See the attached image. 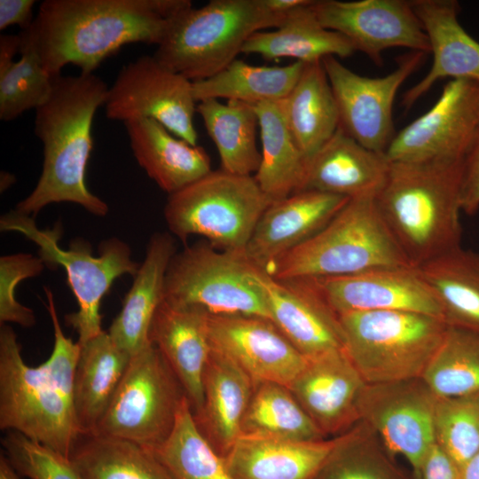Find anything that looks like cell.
<instances>
[{
	"label": "cell",
	"instance_id": "cell-1",
	"mask_svg": "<svg viewBox=\"0 0 479 479\" xmlns=\"http://www.w3.org/2000/svg\"><path fill=\"white\" fill-rule=\"evenodd\" d=\"M191 5L189 0H45L21 32L51 76L67 64L91 74L124 45H157L169 19Z\"/></svg>",
	"mask_w": 479,
	"mask_h": 479
},
{
	"label": "cell",
	"instance_id": "cell-2",
	"mask_svg": "<svg viewBox=\"0 0 479 479\" xmlns=\"http://www.w3.org/2000/svg\"><path fill=\"white\" fill-rule=\"evenodd\" d=\"M44 293L54 343L43 364L27 365L13 328L7 324L0 327V428L19 432L68 458L81 435L74 407L81 347L65 335L52 292L45 287Z\"/></svg>",
	"mask_w": 479,
	"mask_h": 479
},
{
	"label": "cell",
	"instance_id": "cell-3",
	"mask_svg": "<svg viewBox=\"0 0 479 479\" xmlns=\"http://www.w3.org/2000/svg\"><path fill=\"white\" fill-rule=\"evenodd\" d=\"M107 90L93 73L53 76L48 98L35 109L34 131L43 145L42 173L14 211L35 216L51 203L71 202L98 216L107 214L106 203L85 184L93 119L105 105Z\"/></svg>",
	"mask_w": 479,
	"mask_h": 479
},
{
	"label": "cell",
	"instance_id": "cell-4",
	"mask_svg": "<svg viewBox=\"0 0 479 479\" xmlns=\"http://www.w3.org/2000/svg\"><path fill=\"white\" fill-rule=\"evenodd\" d=\"M461 162H390L375 201L413 267L460 247Z\"/></svg>",
	"mask_w": 479,
	"mask_h": 479
},
{
	"label": "cell",
	"instance_id": "cell-5",
	"mask_svg": "<svg viewBox=\"0 0 479 479\" xmlns=\"http://www.w3.org/2000/svg\"><path fill=\"white\" fill-rule=\"evenodd\" d=\"M407 266L412 265L386 226L375 197H358L349 199L322 230L265 271L289 281Z\"/></svg>",
	"mask_w": 479,
	"mask_h": 479
},
{
	"label": "cell",
	"instance_id": "cell-6",
	"mask_svg": "<svg viewBox=\"0 0 479 479\" xmlns=\"http://www.w3.org/2000/svg\"><path fill=\"white\" fill-rule=\"evenodd\" d=\"M285 14L264 0H211L169 19L153 58L191 82L209 78L233 62L255 33L278 27Z\"/></svg>",
	"mask_w": 479,
	"mask_h": 479
},
{
	"label": "cell",
	"instance_id": "cell-7",
	"mask_svg": "<svg viewBox=\"0 0 479 479\" xmlns=\"http://www.w3.org/2000/svg\"><path fill=\"white\" fill-rule=\"evenodd\" d=\"M337 317L345 350L366 384L420 379L449 326L442 318L404 310Z\"/></svg>",
	"mask_w": 479,
	"mask_h": 479
},
{
	"label": "cell",
	"instance_id": "cell-8",
	"mask_svg": "<svg viewBox=\"0 0 479 479\" xmlns=\"http://www.w3.org/2000/svg\"><path fill=\"white\" fill-rule=\"evenodd\" d=\"M272 202L254 176L211 170L169 194L164 217L170 232L182 241L200 235L219 250L244 252L259 218Z\"/></svg>",
	"mask_w": 479,
	"mask_h": 479
},
{
	"label": "cell",
	"instance_id": "cell-9",
	"mask_svg": "<svg viewBox=\"0 0 479 479\" xmlns=\"http://www.w3.org/2000/svg\"><path fill=\"white\" fill-rule=\"evenodd\" d=\"M262 270L243 252L219 250L207 240L172 257L163 300L209 316H250L271 320Z\"/></svg>",
	"mask_w": 479,
	"mask_h": 479
},
{
	"label": "cell",
	"instance_id": "cell-10",
	"mask_svg": "<svg viewBox=\"0 0 479 479\" xmlns=\"http://www.w3.org/2000/svg\"><path fill=\"white\" fill-rule=\"evenodd\" d=\"M2 232H17L33 240L39 247L38 256L47 267L62 266L78 310L65 316L67 325L78 334V343L83 344L99 334L102 316L100 304L113 282L124 274L135 276L139 265L131 258V249L118 238H109L98 246V255H92L91 247L83 240H75L68 249L59 246L61 229L40 230L34 219L12 211L0 220Z\"/></svg>",
	"mask_w": 479,
	"mask_h": 479
},
{
	"label": "cell",
	"instance_id": "cell-11",
	"mask_svg": "<svg viewBox=\"0 0 479 479\" xmlns=\"http://www.w3.org/2000/svg\"><path fill=\"white\" fill-rule=\"evenodd\" d=\"M185 397L179 380L150 342L131 356L105 415L91 433L128 440L152 451L170 434Z\"/></svg>",
	"mask_w": 479,
	"mask_h": 479
},
{
	"label": "cell",
	"instance_id": "cell-12",
	"mask_svg": "<svg viewBox=\"0 0 479 479\" xmlns=\"http://www.w3.org/2000/svg\"><path fill=\"white\" fill-rule=\"evenodd\" d=\"M104 106L110 120L153 119L177 137L198 145L192 82L163 67L153 56H141L123 66L108 88Z\"/></svg>",
	"mask_w": 479,
	"mask_h": 479
},
{
	"label": "cell",
	"instance_id": "cell-13",
	"mask_svg": "<svg viewBox=\"0 0 479 479\" xmlns=\"http://www.w3.org/2000/svg\"><path fill=\"white\" fill-rule=\"evenodd\" d=\"M427 53L414 51L401 56L397 67L382 77L360 75L338 58L322 59L336 100L339 126L363 146L385 153L396 133L393 104L398 89L423 63Z\"/></svg>",
	"mask_w": 479,
	"mask_h": 479
},
{
	"label": "cell",
	"instance_id": "cell-14",
	"mask_svg": "<svg viewBox=\"0 0 479 479\" xmlns=\"http://www.w3.org/2000/svg\"><path fill=\"white\" fill-rule=\"evenodd\" d=\"M479 122V82L451 80L434 106L397 133L385 152L391 163L464 161Z\"/></svg>",
	"mask_w": 479,
	"mask_h": 479
},
{
	"label": "cell",
	"instance_id": "cell-15",
	"mask_svg": "<svg viewBox=\"0 0 479 479\" xmlns=\"http://www.w3.org/2000/svg\"><path fill=\"white\" fill-rule=\"evenodd\" d=\"M320 24L344 35L355 51L365 53L375 64H382L381 53L403 47L430 53L428 38L411 1L359 0L312 1Z\"/></svg>",
	"mask_w": 479,
	"mask_h": 479
},
{
	"label": "cell",
	"instance_id": "cell-16",
	"mask_svg": "<svg viewBox=\"0 0 479 479\" xmlns=\"http://www.w3.org/2000/svg\"><path fill=\"white\" fill-rule=\"evenodd\" d=\"M436 400L421 379L366 384L359 415L380 434L387 448L404 457L418 475L436 443Z\"/></svg>",
	"mask_w": 479,
	"mask_h": 479
},
{
	"label": "cell",
	"instance_id": "cell-17",
	"mask_svg": "<svg viewBox=\"0 0 479 479\" xmlns=\"http://www.w3.org/2000/svg\"><path fill=\"white\" fill-rule=\"evenodd\" d=\"M210 346L240 366L254 381L289 389L308 359L269 319L250 316H209Z\"/></svg>",
	"mask_w": 479,
	"mask_h": 479
},
{
	"label": "cell",
	"instance_id": "cell-18",
	"mask_svg": "<svg viewBox=\"0 0 479 479\" xmlns=\"http://www.w3.org/2000/svg\"><path fill=\"white\" fill-rule=\"evenodd\" d=\"M307 280L336 315L356 311L404 310L444 320L440 304L417 267L381 268Z\"/></svg>",
	"mask_w": 479,
	"mask_h": 479
},
{
	"label": "cell",
	"instance_id": "cell-19",
	"mask_svg": "<svg viewBox=\"0 0 479 479\" xmlns=\"http://www.w3.org/2000/svg\"><path fill=\"white\" fill-rule=\"evenodd\" d=\"M349 200L305 190L272 202L259 218L244 255L254 266L265 271L276 260L322 230Z\"/></svg>",
	"mask_w": 479,
	"mask_h": 479
},
{
	"label": "cell",
	"instance_id": "cell-20",
	"mask_svg": "<svg viewBox=\"0 0 479 479\" xmlns=\"http://www.w3.org/2000/svg\"><path fill=\"white\" fill-rule=\"evenodd\" d=\"M271 321L307 358L345 350L337 315L307 279L280 281L262 270Z\"/></svg>",
	"mask_w": 479,
	"mask_h": 479
},
{
	"label": "cell",
	"instance_id": "cell-21",
	"mask_svg": "<svg viewBox=\"0 0 479 479\" xmlns=\"http://www.w3.org/2000/svg\"><path fill=\"white\" fill-rule=\"evenodd\" d=\"M365 385L346 350H339L308 359L289 389L326 436L360 419L359 401Z\"/></svg>",
	"mask_w": 479,
	"mask_h": 479
},
{
	"label": "cell",
	"instance_id": "cell-22",
	"mask_svg": "<svg viewBox=\"0 0 479 479\" xmlns=\"http://www.w3.org/2000/svg\"><path fill=\"white\" fill-rule=\"evenodd\" d=\"M359 432L331 440L240 436L224 456L235 479H316L332 456Z\"/></svg>",
	"mask_w": 479,
	"mask_h": 479
},
{
	"label": "cell",
	"instance_id": "cell-23",
	"mask_svg": "<svg viewBox=\"0 0 479 479\" xmlns=\"http://www.w3.org/2000/svg\"><path fill=\"white\" fill-rule=\"evenodd\" d=\"M412 9L428 38L433 63L427 75L403 96L406 108L440 79L479 82V43L460 25V6L455 0H413Z\"/></svg>",
	"mask_w": 479,
	"mask_h": 479
},
{
	"label": "cell",
	"instance_id": "cell-24",
	"mask_svg": "<svg viewBox=\"0 0 479 479\" xmlns=\"http://www.w3.org/2000/svg\"><path fill=\"white\" fill-rule=\"evenodd\" d=\"M207 318L200 310L162 300L149 331V341L179 380L193 414L203 406L204 373L211 351Z\"/></svg>",
	"mask_w": 479,
	"mask_h": 479
},
{
	"label": "cell",
	"instance_id": "cell-25",
	"mask_svg": "<svg viewBox=\"0 0 479 479\" xmlns=\"http://www.w3.org/2000/svg\"><path fill=\"white\" fill-rule=\"evenodd\" d=\"M389 168L385 153L363 146L339 126L308 161L301 191L349 199L376 197L387 180Z\"/></svg>",
	"mask_w": 479,
	"mask_h": 479
},
{
	"label": "cell",
	"instance_id": "cell-26",
	"mask_svg": "<svg viewBox=\"0 0 479 479\" xmlns=\"http://www.w3.org/2000/svg\"><path fill=\"white\" fill-rule=\"evenodd\" d=\"M123 123L137 162L169 195L211 171L203 147L177 137L157 121L138 118Z\"/></svg>",
	"mask_w": 479,
	"mask_h": 479
},
{
	"label": "cell",
	"instance_id": "cell-27",
	"mask_svg": "<svg viewBox=\"0 0 479 479\" xmlns=\"http://www.w3.org/2000/svg\"><path fill=\"white\" fill-rule=\"evenodd\" d=\"M176 253L170 233L153 234L122 309L109 326L107 333L111 339L130 356L150 342L151 324L163 300L166 272Z\"/></svg>",
	"mask_w": 479,
	"mask_h": 479
},
{
	"label": "cell",
	"instance_id": "cell-28",
	"mask_svg": "<svg viewBox=\"0 0 479 479\" xmlns=\"http://www.w3.org/2000/svg\"><path fill=\"white\" fill-rule=\"evenodd\" d=\"M254 388V381L240 366L211 348L203 379V406L193 415L200 430L222 456L241 436Z\"/></svg>",
	"mask_w": 479,
	"mask_h": 479
},
{
	"label": "cell",
	"instance_id": "cell-29",
	"mask_svg": "<svg viewBox=\"0 0 479 479\" xmlns=\"http://www.w3.org/2000/svg\"><path fill=\"white\" fill-rule=\"evenodd\" d=\"M312 1L285 13L273 31H258L246 42L242 53L267 60L293 58L305 64L327 56L347 58L356 51L342 34L324 27L310 7Z\"/></svg>",
	"mask_w": 479,
	"mask_h": 479
},
{
	"label": "cell",
	"instance_id": "cell-30",
	"mask_svg": "<svg viewBox=\"0 0 479 479\" xmlns=\"http://www.w3.org/2000/svg\"><path fill=\"white\" fill-rule=\"evenodd\" d=\"M80 347L74 381V407L82 434L96 429L131 356L120 349L104 330Z\"/></svg>",
	"mask_w": 479,
	"mask_h": 479
},
{
	"label": "cell",
	"instance_id": "cell-31",
	"mask_svg": "<svg viewBox=\"0 0 479 479\" xmlns=\"http://www.w3.org/2000/svg\"><path fill=\"white\" fill-rule=\"evenodd\" d=\"M280 104L288 130L308 162L340 124L336 100L322 60L304 65L296 83Z\"/></svg>",
	"mask_w": 479,
	"mask_h": 479
},
{
	"label": "cell",
	"instance_id": "cell-32",
	"mask_svg": "<svg viewBox=\"0 0 479 479\" xmlns=\"http://www.w3.org/2000/svg\"><path fill=\"white\" fill-rule=\"evenodd\" d=\"M417 269L447 325L479 334V254L460 246Z\"/></svg>",
	"mask_w": 479,
	"mask_h": 479
},
{
	"label": "cell",
	"instance_id": "cell-33",
	"mask_svg": "<svg viewBox=\"0 0 479 479\" xmlns=\"http://www.w3.org/2000/svg\"><path fill=\"white\" fill-rule=\"evenodd\" d=\"M262 142L261 162L254 176L262 191L274 202L300 192L306 160L286 123L279 101L255 105Z\"/></svg>",
	"mask_w": 479,
	"mask_h": 479
},
{
	"label": "cell",
	"instance_id": "cell-34",
	"mask_svg": "<svg viewBox=\"0 0 479 479\" xmlns=\"http://www.w3.org/2000/svg\"><path fill=\"white\" fill-rule=\"evenodd\" d=\"M198 113L218 151L221 169L240 176L256 173L261 153L256 145L258 116L254 105L209 98L197 103Z\"/></svg>",
	"mask_w": 479,
	"mask_h": 479
},
{
	"label": "cell",
	"instance_id": "cell-35",
	"mask_svg": "<svg viewBox=\"0 0 479 479\" xmlns=\"http://www.w3.org/2000/svg\"><path fill=\"white\" fill-rule=\"evenodd\" d=\"M68 458L82 479H173L149 450L98 433H82Z\"/></svg>",
	"mask_w": 479,
	"mask_h": 479
},
{
	"label": "cell",
	"instance_id": "cell-36",
	"mask_svg": "<svg viewBox=\"0 0 479 479\" xmlns=\"http://www.w3.org/2000/svg\"><path fill=\"white\" fill-rule=\"evenodd\" d=\"M51 76L27 36H0V120L12 121L41 106L52 86Z\"/></svg>",
	"mask_w": 479,
	"mask_h": 479
},
{
	"label": "cell",
	"instance_id": "cell-37",
	"mask_svg": "<svg viewBox=\"0 0 479 479\" xmlns=\"http://www.w3.org/2000/svg\"><path fill=\"white\" fill-rule=\"evenodd\" d=\"M305 63L294 61L283 67L253 66L236 59L225 68L205 80L192 82L198 102L226 98L251 105L282 100L299 79Z\"/></svg>",
	"mask_w": 479,
	"mask_h": 479
},
{
	"label": "cell",
	"instance_id": "cell-38",
	"mask_svg": "<svg viewBox=\"0 0 479 479\" xmlns=\"http://www.w3.org/2000/svg\"><path fill=\"white\" fill-rule=\"evenodd\" d=\"M152 452L173 479H235L222 456L199 428L187 397L167 439Z\"/></svg>",
	"mask_w": 479,
	"mask_h": 479
},
{
	"label": "cell",
	"instance_id": "cell-39",
	"mask_svg": "<svg viewBox=\"0 0 479 479\" xmlns=\"http://www.w3.org/2000/svg\"><path fill=\"white\" fill-rule=\"evenodd\" d=\"M315 441L325 438L291 390L273 382L255 384L241 436Z\"/></svg>",
	"mask_w": 479,
	"mask_h": 479
},
{
	"label": "cell",
	"instance_id": "cell-40",
	"mask_svg": "<svg viewBox=\"0 0 479 479\" xmlns=\"http://www.w3.org/2000/svg\"><path fill=\"white\" fill-rule=\"evenodd\" d=\"M420 379L436 397L479 394V334L449 326Z\"/></svg>",
	"mask_w": 479,
	"mask_h": 479
},
{
	"label": "cell",
	"instance_id": "cell-41",
	"mask_svg": "<svg viewBox=\"0 0 479 479\" xmlns=\"http://www.w3.org/2000/svg\"><path fill=\"white\" fill-rule=\"evenodd\" d=\"M436 443L461 467L479 452V394L436 397Z\"/></svg>",
	"mask_w": 479,
	"mask_h": 479
},
{
	"label": "cell",
	"instance_id": "cell-42",
	"mask_svg": "<svg viewBox=\"0 0 479 479\" xmlns=\"http://www.w3.org/2000/svg\"><path fill=\"white\" fill-rule=\"evenodd\" d=\"M4 454L20 475L29 479H82L69 458L15 431L1 440Z\"/></svg>",
	"mask_w": 479,
	"mask_h": 479
},
{
	"label": "cell",
	"instance_id": "cell-43",
	"mask_svg": "<svg viewBox=\"0 0 479 479\" xmlns=\"http://www.w3.org/2000/svg\"><path fill=\"white\" fill-rule=\"evenodd\" d=\"M40 256L28 253L4 255L0 258V323H15L32 327L35 316L32 309L15 298L17 286L28 278L38 276L45 267Z\"/></svg>",
	"mask_w": 479,
	"mask_h": 479
},
{
	"label": "cell",
	"instance_id": "cell-44",
	"mask_svg": "<svg viewBox=\"0 0 479 479\" xmlns=\"http://www.w3.org/2000/svg\"><path fill=\"white\" fill-rule=\"evenodd\" d=\"M361 434L339 448L316 479H396L382 459L361 444Z\"/></svg>",
	"mask_w": 479,
	"mask_h": 479
},
{
	"label": "cell",
	"instance_id": "cell-45",
	"mask_svg": "<svg viewBox=\"0 0 479 479\" xmlns=\"http://www.w3.org/2000/svg\"><path fill=\"white\" fill-rule=\"evenodd\" d=\"M461 206L467 215H474L479 209V122L464 159Z\"/></svg>",
	"mask_w": 479,
	"mask_h": 479
},
{
	"label": "cell",
	"instance_id": "cell-46",
	"mask_svg": "<svg viewBox=\"0 0 479 479\" xmlns=\"http://www.w3.org/2000/svg\"><path fill=\"white\" fill-rule=\"evenodd\" d=\"M420 479H461V467L435 443L420 467Z\"/></svg>",
	"mask_w": 479,
	"mask_h": 479
},
{
	"label": "cell",
	"instance_id": "cell-47",
	"mask_svg": "<svg viewBox=\"0 0 479 479\" xmlns=\"http://www.w3.org/2000/svg\"><path fill=\"white\" fill-rule=\"evenodd\" d=\"M34 0H0V30L11 26L27 29L33 23Z\"/></svg>",
	"mask_w": 479,
	"mask_h": 479
},
{
	"label": "cell",
	"instance_id": "cell-48",
	"mask_svg": "<svg viewBox=\"0 0 479 479\" xmlns=\"http://www.w3.org/2000/svg\"><path fill=\"white\" fill-rule=\"evenodd\" d=\"M310 0H264L266 6L273 12L285 14L293 9L307 4Z\"/></svg>",
	"mask_w": 479,
	"mask_h": 479
},
{
	"label": "cell",
	"instance_id": "cell-49",
	"mask_svg": "<svg viewBox=\"0 0 479 479\" xmlns=\"http://www.w3.org/2000/svg\"><path fill=\"white\" fill-rule=\"evenodd\" d=\"M461 479H479V452L462 467Z\"/></svg>",
	"mask_w": 479,
	"mask_h": 479
},
{
	"label": "cell",
	"instance_id": "cell-50",
	"mask_svg": "<svg viewBox=\"0 0 479 479\" xmlns=\"http://www.w3.org/2000/svg\"><path fill=\"white\" fill-rule=\"evenodd\" d=\"M0 479H20V475L2 452L0 454Z\"/></svg>",
	"mask_w": 479,
	"mask_h": 479
},
{
	"label": "cell",
	"instance_id": "cell-51",
	"mask_svg": "<svg viewBox=\"0 0 479 479\" xmlns=\"http://www.w3.org/2000/svg\"><path fill=\"white\" fill-rule=\"evenodd\" d=\"M14 182V177L12 174L4 172L1 174V191L7 189Z\"/></svg>",
	"mask_w": 479,
	"mask_h": 479
}]
</instances>
